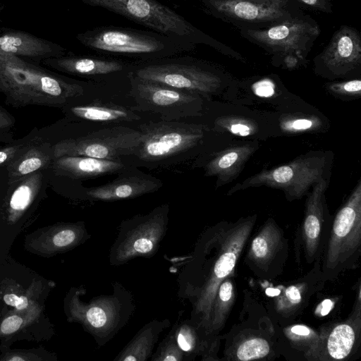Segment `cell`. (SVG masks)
I'll use <instances>...</instances> for the list:
<instances>
[{
	"mask_svg": "<svg viewBox=\"0 0 361 361\" xmlns=\"http://www.w3.org/2000/svg\"><path fill=\"white\" fill-rule=\"evenodd\" d=\"M176 341L185 355V361L202 355V360L209 359L215 344L205 340L197 328L189 320L176 322L173 326Z\"/></svg>",
	"mask_w": 361,
	"mask_h": 361,
	"instance_id": "26",
	"label": "cell"
},
{
	"mask_svg": "<svg viewBox=\"0 0 361 361\" xmlns=\"http://www.w3.org/2000/svg\"><path fill=\"white\" fill-rule=\"evenodd\" d=\"M135 76L200 96L215 93L222 78L216 71L195 62L150 61L130 71Z\"/></svg>",
	"mask_w": 361,
	"mask_h": 361,
	"instance_id": "14",
	"label": "cell"
},
{
	"mask_svg": "<svg viewBox=\"0 0 361 361\" xmlns=\"http://www.w3.org/2000/svg\"><path fill=\"white\" fill-rule=\"evenodd\" d=\"M128 167L122 159H102L87 156H62L54 159L49 171L56 176L87 180L119 173Z\"/></svg>",
	"mask_w": 361,
	"mask_h": 361,
	"instance_id": "18",
	"label": "cell"
},
{
	"mask_svg": "<svg viewBox=\"0 0 361 361\" xmlns=\"http://www.w3.org/2000/svg\"><path fill=\"white\" fill-rule=\"evenodd\" d=\"M256 93L262 97H269L274 93V85L268 79H264L255 85Z\"/></svg>",
	"mask_w": 361,
	"mask_h": 361,
	"instance_id": "40",
	"label": "cell"
},
{
	"mask_svg": "<svg viewBox=\"0 0 361 361\" xmlns=\"http://www.w3.org/2000/svg\"><path fill=\"white\" fill-rule=\"evenodd\" d=\"M171 326L169 319H153L144 325L114 359V361H146L152 355L159 336Z\"/></svg>",
	"mask_w": 361,
	"mask_h": 361,
	"instance_id": "24",
	"label": "cell"
},
{
	"mask_svg": "<svg viewBox=\"0 0 361 361\" xmlns=\"http://www.w3.org/2000/svg\"><path fill=\"white\" fill-rule=\"evenodd\" d=\"M328 186L326 178L312 186L308 194L302 224V238L307 259L312 262L322 241L324 224V193Z\"/></svg>",
	"mask_w": 361,
	"mask_h": 361,
	"instance_id": "19",
	"label": "cell"
},
{
	"mask_svg": "<svg viewBox=\"0 0 361 361\" xmlns=\"http://www.w3.org/2000/svg\"><path fill=\"white\" fill-rule=\"evenodd\" d=\"M128 169V166L111 182L87 188V197L95 201H117L154 192L162 187V181L156 177Z\"/></svg>",
	"mask_w": 361,
	"mask_h": 361,
	"instance_id": "16",
	"label": "cell"
},
{
	"mask_svg": "<svg viewBox=\"0 0 361 361\" xmlns=\"http://www.w3.org/2000/svg\"><path fill=\"white\" fill-rule=\"evenodd\" d=\"M69 119L99 123L135 122L140 116L131 108L112 103L70 104L61 109Z\"/></svg>",
	"mask_w": 361,
	"mask_h": 361,
	"instance_id": "23",
	"label": "cell"
},
{
	"mask_svg": "<svg viewBox=\"0 0 361 361\" xmlns=\"http://www.w3.org/2000/svg\"><path fill=\"white\" fill-rule=\"evenodd\" d=\"M150 360L185 361V355L176 341L173 326L159 343L156 352L152 355Z\"/></svg>",
	"mask_w": 361,
	"mask_h": 361,
	"instance_id": "30",
	"label": "cell"
},
{
	"mask_svg": "<svg viewBox=\"0 0 361 361\" xmlns=\"http://www.w3.org/2000/svg\"><path fill=\"white\" fill-rule=\"evenodd\" d=\"M130 94L135 105L133 111H147L159 116L161 121H179L200 115L202 106L200 94L173 88L128 73Z\"/></svg>",
	"mask_w": 361,
	"mask_h": 361,
	"instance_id": "12",
	"label": "cell"
},
{
	"mask_svg": "<svg viewBox=\"0 0 361 361\" xmlns=\"http://www.w3.org/2000/svg\"><path fill=\"white\" fill-rule=\"evenodd\" d=\"M291 332L297 336H307L310 335L312 331L305 326L297 325L292 327Z\"/></svg>",
	"mask_w": 361,
	"mask_h": 361,
	"instance_id": "41",
	"label": "cell"
},
{
	"mask_svg": "<svg viewBox=\"0 0 361 361\" xmlns=\"http://www.w3.org/2000/svg\"><path fill=\"white\" fill-rule=\"evenodd\" d=\"M269 352L270 345L267 340L260 337H252L239 343L235 356L238 360L249 361L264 357Z\"/></svg>",
	"mask_w": 361,
	"mask_h": 361,
	"instance_id": "29",
	"label": "cell"
},
{
	"mask_svg": "<svg viewBox=\"0 0 361 361\" xmlns=\"http://www.w3.org/2000/svg\"><path fill=\"white\" fill-rule=\"evenodd\" d=\"M37 128L32 129L23 137L0 145V168L6 169L21 151L37 135Z\"/></svg>",
	"mask_w": 361,
	"mask_h": 361,
	"instance_id": "31",
	"label": "cell"
},
{
	"mask_svg": "<svg viewBox=\"0 0 361 361\" xmlns=\"http://www.w3.org/2000/svg\"><path fill=\"white\" fill-rule=\"evenodd\" d=\"M16 119L6 109L0 105V144H7L13 142V129Z\"/></svg>",
	"mask_w": 361,
	"mask_h": 361,
	"instance_id": "34",
	"label": "cell"
},
{
	"mask_svg": "<svg viewBox=\"0 0 361 361\" xmlns=\"http://www.w3.org/2000/svg\"><path fill=\"white\" fill-rule=\"evenodd\" d=\"M216 126L240 136L250 135L255 130V126L252 122L240 118H220L216 120Z\"/></svg>",
	"mask_w": 361,
	"mask_h": 361,
	"instance_id": "32",
	"label": "cell"
},
{
	"mask_svg": "<svg viewBox=\"0 0 361 361\" xmlns=\"http://www.w3.org/2000/svg\"><path fill=\"white\" fill-rule=\"evenodd\" d=\"M257 149V144L250 143L221 151L206 164L205 176L216 177V188L229 183L239 175Z\"/></svg>",
	"mask_w": 361,
	"mask_h": 361,
	"instance_id": "21",
	"label": "cell"
},
{
	"mask_svg": "<svg viewBox=\"0 0 361 361\" xmlns=\"http://www.w3.org/2000/svg\"><path fill=\"white\" fill-rule=\"evenodd\" d=\"M281 293V290L279 289H277V288H267L266 290V294L269 295V296H276V295H279Z\"/></svg>",
	"mask_w": 361,
	"mask_h": 361,
	"instance_id": "43",
	"label": "cell"
},
{
	"mask_svg": "<svg viewBox=\"0 0 361 361\" xmlns=\"http://www.w3.org/2000/svg\"><path fill=\"white\" fill-rule=\"evenodd\" d=\"M353 317L350 322L336 326L329 334L326 343V351L334 360H343L353 350L356 340V326Z\"/></svg>",
	"mask_w": 361,
	"mask_h": 361,
	"instance_id": "28",
	"label": "cell"
},
{
	"mask_svg": "<svg viewBox=\"0 0 361 361\" xmlns=\"http://www.w3.org/2000/svg\"><path fill=\"white\" fill-rule=\"evenodd\" d=\"M53 145V142L44 138L38 131L37 135L6 166L7 183L49 169L54 160Z\"/></svg>",
	"mask_w": 361,
	"mask_h": 361,
	"instance_id": "20",
	"label": "cell"
},
{
	"mask_svg": "<svg viewBox=\"0 0 361 361\" xmlns=\"http://www.w3.org/2000/svg\"><path fill=\"white\" fill-rule=\"evenodd\" d=\"M327 87L333 94L338 96L359 97L361 94V80L360 78L331 82L328 85Z\"/></svg>",
	"mask_w": 361,
	"mask_h": 361,
	"instance_id": "33",
	"label": "cell"
},
{
	"mask_svg": "<svg viewBox=\"0 0 361 361\" xmlns=\"http://www.w3.org/2000/svg\"><path fill=\"white\" fill-rule=\"evenodd\" d=\"M302 8L324 13H333V0H294Z\"/></svg>",
	"mask_w": 361,
	"mask_h": 361,
	"instance_id": "37",
	"label": "cell"
},
{
	"mask_svg": "<svg viewBox=\"0 0 361 361\" xmlns=\"http://www.w3.org/2000/svg\"><path fill=\"white\" fill-rule=\"evenodd\" d=\"M10 360H12V361L17 360L18 361V360H23V359L20 357H13L11 359H10Z\"/></svg>",
	"mask_w": 361,
	"mask_h": 361,
	"instance_id": "44",
	"label": "cell"
},
{
	"mask_svg": "<svg viewBox=\"0 0 361 361\" xmlns=\"http://www.w3.org/2000/svg\"><path fill=\"white\" fill-rule=\"evenodd\" d=\"M141 141L129 157L134 166L168 167L185 160L200 145L205 126L179 121H149L138 127Z\"/></svg>",
	"mask_w": 361,
	"mask_h": 361,
	"instance_id": "3",
	"label": "cell"
},
{
	"mask_svg": "<svg viewBox=\"0 0 361 361\" xmlns=\"http://www.w3.org/2000/svg\"><path fill=\"white\" fill-rule=\"evenodd\" d=\"M0 92L14 108L74 104L85 92L78 81L12 55H0Z\"/></svg>",
	"mask_w": 361,
	"mask_h": 361,
	"instance_id": "2",
	"label": "cell"
},
{
	"mask_svg": "<svg viewBox=\"0 0 361 361\" xmlns=\"http://www.w3.org/2000/svg\"><path fill=\"white\" fill-rule=\"evenodd\" d=\"M333 307V302L329 299L324 300L320 306V314L326 315Z\"/></svg>",
	"mask_w": 361,
	"mask_h": 361,
	"instance_id": "42",
	"label": "cell"
},
{
	"mask_svg": "<svg viewBox=\"0 0 361 361\" xmlns=\"http://www.w3.org/2000/svg\"><path fill=\"white\" fill-rule=\"evenodd\" d=\"M140 141L139 130L115 126L82 136L62 139L54 143V159L62 156H87L119 160L130 157Z\"/></svg>",
	"mask_w": 361,
	"mask_h": 361,
	"instance_id": "13",
	"label": "cell"
},
{
	"mask_svg": "<svg viewBox=\"0 0 361 361\" xmlns=\"http://www.w3.org/2000/svg\"><path fill=\"white\" fill-rule=\"evenodd\" d=\"M317 74L329 79L345 78L360 72L361 36L351 26L341 25L327 45L314 58Z\"/></svg>",
	"mask_w": 361,
	"mask_h": 361,
	"instance_id": "15",
	"label": "cell"
},
{
	"mask_svg": "<svg viewBox=\"0 0 361 361\" xmlns=\"http://www.w3.org/2000/svg\"><path fill=\"white\" fill-rule=\"evenodd\" d=\"M4 300L7 305L15 307L18 310L25 309L28 305V300L26 297H18L13 293L5 295Z\"/></svg>",
	"mask_w": 361,
	"mask_h": 361,
	"instance_id": "39",
	"label": "cell"
},
{
	"mask_svg": "<svg viewBox=\"0 0 361 361\" xmlns=\"http://www.w3.org/2000/svg\"><path fill=\"white\" fill-rule=\"evenodd\" d=\"M239 31L248 42L271 54L274 63H283L287 68L307 61L321 33L317 22L306 13L266 29Z\"/></svg>",
	"mask_w": 361,
	"mask_h": 361,
	"instance_id": "4",
	"label": "cell"
},
{
	"mask_svg": "<svg viewBox=\"0 0 361 361\" xmlns=\"http://www.w3.org/2000/svg\"><path fill=\"white\" fill-rule=\"evenodd\" d=\"M256 221V215L220 222L204 231L177 279L178 296L188 300V319L202 337H209L211 312L220 284L233 274Z\"/></svg>",
	"mask_w": 361,
	"mask_h": 361,
	"instance_id": "1",
	"label": "cell"
},
{
	"mask_svg": "<svg viewBox=\"0 0 361 361\" xmlns=\"http://www.w3.org/2000/svg\"><path fill=\"white\" fill-rule=\"evenodd\" d=\"M4 54L40 65L45 59L63 56L65 49L32 34L8 30L0 34V55Z\"/></svg>",
	"mask_w": 361,
	"mask_h": 361,
	"instance_id": "17",
	"label": "cell"
},
{
	"mask_svg": "<svg viewBox=\"0 0 361 361\" xmlns=\"http://www.w3.org/2000/svg\"><path fill=\"white\" fill-rule=\"evenodd\" d=\"M41 64L58 72L80 77L106 75L124 68V64L118 61L64 55L45 59Z\"/></svg>",
	"mask_w": 361,
	"mask_h": 361,
	"instance_id": "22",
	"label": "cell"
},
{
	"mask_svg": "<svg viewBox=\"0 0 361 361\" xmlns=\"http://www.w3.org/2000/svg\"><path fill=\"white\" fill-rule=\"evenodd\" d=\"M78 38L97 51L143 60H157L181 49L178 44L172 42L176 38L117 27H99L80 34Z\"/></svg>",
	"mask_w": 361,
	"mask_h": 361,
	"instance_id": "9",
	"label": "cell"
},
{
	"mask_svg": "<svg viewBox=\"0 0 361 361\" xmlns=\"http://www.w3.org/2000/svg\"><path fill=\"white\" fill-rule=\"evenodd\" d=\"M169 214V205L163 204L123 221L109 250V264L118 267L137 257L154 256L167 233Z\"/></svg>",
	"mask_w": 361,
	"mask_h": 361,
	"instance_id": "7",
	"label": "cell"
},
{
	"mask_svg": "<svg viewBox=\"0 0 361 361\" xmlns=\"http://www.w3.org/2000/svg\"><path fill=\"white\" fill-rule=\"evenodd\" d=\"M330 163L327 152H310L286 164L259 171L234 185L228 195L250 187L267 186L282 190L289 200L300 199L310 187L326 178Z\"/></svg>",
	"mask_w": 361,
	"mask_h": 361,
	"instance_id": "8",
	"label": "cell"
},
{
	"mask_svg": "<svg viewBox=\"0 0 361 361\" xmlns=\"http://www.w3.org/2000/svg\"><path fill=\"white\" fill-rule=\"evenodd\" d=\"M235 300V292L231 276L220 284L214 300L209 337L216 341L215 337L223 329Z\"/></svg>",
	"mask_w": 361,
	"mask_h": 361,
	"instance_id": "27",
	"label": "cell"
},
{
	"mask_svg": "<svg viewBox=\"0 0 361 361\" xmlns=\"http://www.w3.org/2000/svg\"><path fill=\"white\" fill-rule=\"evenodd\" d=\"M361 180L336 213L324 250L322 271L326 279L356 267L361 252Z\"/></svg>",
	"mask_w": 361,
	"mask_h": 361,
	"instance_id": "5",
	"label": "cell"
},
{
	"mask_svg": "<svg viewBox=\"0 0 361 361\" xmlns=\"http://www.w3.org/2000/svg\"><path fill=\"white\" fill-rule=\"evenodd\" d=\"M111 295L93 297L87 302L77 298V317L99 346L106 345L129 322L135 310L132 293L117 281Z\"/></svg>",
	"mask_w": 361,
	"mask_h": 361,
	"instance_id": "10",
	"label": "cell"
},
{
	"mask_svg": "<svg viewBox=\"0 0 361 361\" xmlns=\"http://www.w3.org/2000/svg\"><path fill=\"white\" fill-rule=\"evenodd\" d=\"M302 300V291L299 285L288 286L282 295L278 298L277 307L279 310H290L298 305Z\"/></svg>",
	"mask_w": 361,
	"mask_h": 361,
	"instance_id": "35",
	"label": "cell"
},
{
	"mask_svg": "<svg viewBox=\"0 0 361 361\" xmlns=\"http://www.w3.org/2000/svg\"><path fill=\"white\" fill-rule=\"evenodd\" d=\"M94 6L115 12L128 19L151 28L163 35L190 39L208 44L220 52L226 44L204 34L182 16L154 0H83Z\"/></svg>",
	"mask_w": 361,
	"mask_h": 361,
	"instance_id": "6",
	"label": "cell"
},
{
	"mask_svg": "<svg viewBox=\"0 0 361 361\" xmlns=\"http://www.w3.org/2000/svg\"><path fill=\"white\" fill-rule=\"evenodd\" d=\"M315 126L316 120L306 118H300L284 121L282 125V128L285 131L290 133H298L310 130Z\"/></svg>",
	"mask_w": 361,
	"mask_h": 361,
	"instance_id": "36",
	"label": "cell"
},
{
	"mask_svg": "<svg viewBox=\"0 0 361 361\" xmlns=\"http://www.w3.org/2000/svg\"><path fill=\"white\" fill-rule=\"evenodd\" d=\"M23 324V319L17 315L6 318L1 324V331L3 334H10L16 331Z\"/></svg>",
	"mask_w": 361,
	"mask_h": 361,
	"instance_id": "38",
	"label": "cell"
},
{
	"mask_svg": "<svg viewBox=\"0 0 361 361\" xmlns=\"http://www.w3.org/2000/svg\"><path fill=\"white\" fill-rule=\"evenodd\" d=\"M202 1L214 17L239 30H263L305 14L294 0Z\"/></svg>",
	"mask_w": 361,
	"mask_h": 361,
	"instance_id": "11",
	"label": "cell"
},
{
	"mask_svg": "<svg viewBox=\"0 0 361 361\" xmlns=\"http://www.w3.org/2000/svg\"><path fill=\"white\" fill-rule=\"evenodd\" d=\"M281 230L269 219L251 241L247 259L257 267L267 270L283 247Z\"/></svg>",
	"mask_w": 361,
	"mask_h": 361,
	"instance_id": "25",
	"label": "cell"
}]
</instances>
